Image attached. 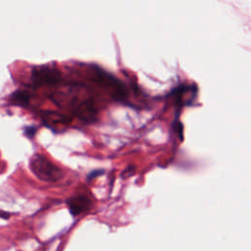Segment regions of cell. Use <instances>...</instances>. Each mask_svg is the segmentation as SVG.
<instances>
[{"label": "cell", "mask_w": 251, "mask_h": 251, "mask_svg": "<svg viewBox=\"0 0 251 251\" xmlns=\"http://www.w3.org/2000/svg\"><path fill=\"white\" fill-rule=\"evenodd\" d=\"M52 101L60 107L69 106L71 111L75 114L83 123H93L97 121L98 109L96 108L95 101L91 96L82 97L78 94H75L71 90L67 92H58L53 93L50 96Z\"/></svg>", "instance_id": "obj_1"}, {"label": "cell", "mask_w": 251, "mask_h": 251, "mask_svg": "<svg viewBox=\"0 0 251 251\" xmlns=\"http://www.w3.org/2000/svg\"><path fill=\"white\" fill-rule=\"evenodd\" d=\"M31 94L26 89H17L10 95V101L13 105L26 107L29 104Z\"/></svg>", "instance_id": "obj_7"}, {"label": "cell", "mask_w": 251, "mask_h": 251, "mask_svg": "<svg viewBox=\"0 0 251 251\" xmlns=\"http://www.w3.org/2000/svg\"><path fill=\"white\" fill-rule=\"evenodd\" d=\"M11 216V213L9 212H6V211H3V210H0V218L1 219H4V220H8Z\"/></svg>", "instance_id": "obj_11"}, {"label": "cell", "mask_w": 251, "mask_h": 251, "mask_svg": "<svg viewBox=\"0 0 251 251\" xmlns=\"http://www.w3.org/2000/svg\"><path fill=\"white\" fill-rule=\"evenodd\" d=\"M37 131V127L34 126H26L24 127V134L25 136H26L27 138H33L35 133Z\"/></svg>", "instance_id": "obj_9"}, {"label": "cell", "mask_w": 251, "mask_h": 251, "mask_svg": "<svg viewBox=\"0 0 251 251\" xmlns=\"http://www.w3.org/2000/svg\"><path fill=\"white\" fill-rule=\"evenodd\" d=\"M134 172V167L133 166H127L123 172H122V174H121V176L123 177V178H126V177H127V176H131L132 175V173Z\"/></svg>", "instance_id": "obj_10"}, {"label": "cell", "mask_w": 251, "mask_h": 251, "mask_svg": "<svg viewBox=\"0 0 251 251\" xmlns=\"http://www.w3.org/2000/svg\"><path fill=\"white\" fill-rule=\"evenodd\" d=\"M30 77L32 84L36 87L56 85L62 79L60 71L56 67L50 65L34 67L31 70Z\"/></svg>", "instance_id": "obj_4"}, {"label": "cell", "mask_w": 251, "mask_h": 251, "mask_svg": "<svg viewBox=\"0 0 251 251\" xmlns=\"http://www.w3.org/2000/svg\"><path fill=\"white\" fill-rule=\"evenodd\" d=\"M93 68V80L101 86L107 88L114 100L126 102L127 99V90L126 84L100 67L94 66Z\"/></svg>", "instance_id": "obj_3"}, {"label": "cell", "mask_w": 251, "mask_h": 251, "mask_svg": "<svg viewBox=\"0 0 251 251\" xmlns=\"http://www.w3.org/2000/svg\"><path fill=\"white\" fill-rule=\"evenodd\" d=\"M105 173V170L104 169H95V170H92L91 172L88 173V175L86 176V180L87 181H91L92 179L104 175Z\"/></svg>", "instance_id": "obj_8"}, {"label": "cell", "mask_w": 251, "mask_h": 251, "mask_svg": "<svg viewBox=\"0 0 251 251\" xmlns=\"http://www.w3.org/2000/svg\"><path fill=\"white\" fill-rule=\"evenodd\" d=\"M66 204L71 215L78 216L89 210L91 207V200L84 194H77L68 198L66 200Z\"/></svg>", "instance_id": "obj_6"}, {"label": "cell", "mask_w": 251, "mask_h": 251, "mask_svg": "<svg viewBox=\"0 0 251 251\" xmlns=\"http://www.w3.org/2000/svg\"><path fill=\"white\" fill-rule=\"evenodd\" d=\"M41 119L43 124L53 131L60 130V127L66 126L71 122L69 117L53 111H44L41 115Z\"/></svg>", "instance_id": "obj_5"}, {"label": "cell", "mask_w": 251, "mask_h": 251, "mask_svg": "<svg viewBox=\"0 0 251 251\" xmlns=\"http://www.w3.org/2000/svg\"><path fill=\"white\" fill-rule=\"evenodd\" d=\"M29 169L37 178L46 182L58 181L64 176L63 171L58 166L41 154H34L30 158Z\"/></svg>", "instance_id": "obj_2"}]
</instances>
